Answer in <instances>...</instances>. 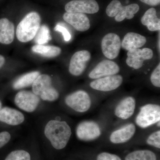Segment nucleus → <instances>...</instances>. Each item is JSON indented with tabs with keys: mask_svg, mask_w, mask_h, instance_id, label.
Returning <instances> with one entry per match:
<instances>
[{
	"mask_svg": "<svg viewBox=\"0 0 160 160\" xmlns=\"http://www.w3.org/2000/svg\"><path fill=\"white\" fill-rule=\"evenodd\" d=\"M97 160H122L119 157L115 154L104 152L98 155Z\"/></svg>",
	"mask_w": 160,
	"mask_h": 160,
	"instance_id": "c756f323",
	"label": "nucleus"
},
{
	"mask_svg": "<svg viewBox=\"0 0 160 160\" xmlns=\"http://www.w3.org/2000/svg\"><path fill=\"white\" fill-rule=\"evenodd\" d=\"M122 47L120 37L116 33L110 32L105 35L101 42L103 54L107 58L114 59L118 56Z\"/></svg>",
	"mask_w": 160,
	"mask_h": 160,
	"instance_id": "0eeeda50",
	"label": "nucleus"
},
{
	"mask_svg": "<svg viewBox=\"0 0 160 160\" xmlns=\"http://www.w3.org/2000/svg\"><path fill=\"white\" fill-rule=\"evenodd\" d=\"M147 42V39L144 36L134 32L126 33L122 42L123 49L129 51L131 49H139Z\"/></svg>",
	"mask_w": 160,
	"mask_h": 160,
	"instance_id": "aec40b11",
	"label": "nucleus"
},
{
	"mask_svg": "<svg viewBox=\"0 0 160 160\" xmlns=\"http://www.w3.org/2000/svg\"><path fill=\"white\" fill-rule=\"evenodd\" d=\"M136 101L132 97L125 98L120 102L115 110V114L118 118L126 120L131 117L135 109Z\"/></svg>",
	"mask_w": 160,
	"mask_h": 160,
	"instance_id": "a211bd4d",
	"label": "nucleus"
},
{
	"mask_svg": "<svg viewBox=\"0 0 160 160\" xmlns=\"http://www.w3.org/2000/svg\"><path fill=\"white\" fill-rule=\"evenodd\" d=\"M40 74L39 72L33 71L23 75L15 81L12 86L13 88L15 89H19L32 85Z\"/></svg>",
	"mask_w": 160,
	"mask_h": 160,
	"instance_id": "5701e85b",
	"label": "nucleus"
},
{
	"mask_svg": "<svg viewBox=\"0 0 160 160\" xmlns=\"http://www.w3.org/2000/svg\"><path fill=\"white\" fill-rule=\"evenodd\" d=\"M11 139V135L8 132H0V148H2L8 143Z\"/></svg>",
	"mask_w": 160,
	"mask_h": 160,
	"instance_id": "7c9ffc66",
	"label": "nucleus"
},
{
	"mask_svg": "<svg viewBox=\"0 0 160 160\" xmlns=\"http://www.w3.org/2000/svg\"><path fill=\"white\" fill-rule=\"evenodd\" d=\"M141 22L146 26L149 31H160V19L157 15V11L153 8H150L146 12L141 18Z\"/></svg>",
	"mask_w": 160,
	"mask_h": 160,
	"instance_id": "412c9836",
	"label": "nucleus"
},
{
	"mask_svg": "<svg viewBox=\"0 0 160 160\" xmlns=\"http://www.w3.org/2000/svg\"><path fill=\"white\" fill-rule=\"evenodd\" d=\"M32 92L44 101L53 102L57 100L59 94L52 86L51 78L48 75L40 74L32 84Z\"/></svg>",
	"mask_w": 160,
	"mask_h": 160,
	"instance_id": "7ed1b4c3",
	"label": "nucleus"
},
{
	"mask_svg": "<svg viewBox=\"0 0 160 160\" xmlns=\"http://www.w3.org/2000/svg\"><path fill=\"white\" fill-rule=\"evenodd\" d=\"M65 9L66 12L94 14L99 6L95 0H72L66 4Z\"/></svg>",
	"mask_w": 160,
	"mask_h": 160,
	"instance_id": "9d476101",
	"label": "nucleus"
},
{
	"mask_svg": "<svg viewBox=\"0 0 160 160\" xmlns=\"http://www.w3.org/2000/svg\"><path fill=\"white\" fill-rule=\"evenodd\" d=\"M39 14L32 11L24 17L17 27L16 36L21 42L26 43L34 39L41 26Z\"/></svg>",
	"mask_w": 160,
	"mask_h": 160,
	"instance_id": "f03ea898",
	"label": "nucleus"
},
{
	"mask_svg": "<svg viewBox=\"0 0 160 160\" xmlns=\"http://www.w3.org/2000/svg\"><path fill=\"white\" fill-rule=\"evenodd\" d=\"M5 160H31V158L27 151L18 150L10 152Z\"/></svg>",
	"mask_w": 160,
	"mask_h": 160,
	"instance_id": "a878e982",
	"label": "nucleus"
},
{
	"mask_svg": "<svg viewBox=\"0 0 160 160\" xmlns=\"http://www.w3.org/2000/svg\"><path fill=\"white\" fill-rule=\"evenodd\" d=\"M15 27L13 23L6 17L0 18V44L9 45L13 42Z\"/></svg>",
	"mask_w": 160,
	"mask_h": 160,
	"instance_id": "dca6fc26",
	"label": "nucleus"
},
{
	"mask_svg": "<svg viewBox=\"0 0 160 160\" xmlns=\"http://www.w3.org/2000/svg\"><path fill=\"white\" fill-rule=\"evenodd\" d=\"M119 71V66L116 63L110 60H103L90 71L89 77L90 78L96 79L114 75L118 73Z\"/></svg>",
	"mask_w": 160,
	"mask_h": 160,
	"instance_id": "ddd939ff",
	"label": "nucleus"
},
{
	"mask_svg": "<svg viewBox=\"0 0 160 160\" xmlns=\"http://www.w3.org/2000/svg\"><path fill=\"white\" fill-rule=\"evenodd\" d=\"M45 136L57 149L65 148L72 134L70 126L65 121L51 120L45 127Z\"/></svg>",
	"mask_w": 160,
	"mask_h": 160,
	"instance_id": "f257e3e1",
	"label": "nucleus"
},
{
	"mask_svg": "<svg viewBox=\"0 0 160 160\" xmlns=\"http://www.w3.org/2000/svg\"><path fill=\"white\" fill-rule=\"evenodd\" d=\"M160 107L156 104H147L142 106L136 118L137 125L142 128L160 122Z\"/></svg>",
	"mask_w": 160,
	"mask_h": 160,
	"instance_id": "39448f33",
	"label": "nucleus"
},
{
	"mask_svg": "<svg viewBox=\"0 0 160 160\" xmlns=\"http://www.w3.org/2000/svg\"><path fill=\"white\" fill-rule=\"evenodd\" d=\"M125 160H157V158L154 152L150 150H137L127 155Z\"/></svg>",
	"mask_w": 160,
	"mask_h": 160,
	"instance_id": "b1692460",
	"label": "nucleus"
},
{
	"mask_svg": "<svg viewBox=\"0 0 160 160\" xmlns=\"http://www.w3.org/2000/svg\"><path fill=\"white\" fill-rule=\"evenodd\" d=\"M123 81L122 76L116 74L96 79L90 83V86L98 91H111L119 87Z\"/></svg>",
	"mask_w": 160,
	"mask_h": 160,
	"instance_id": "f8f14e48",
	"label": "nucleus"
},
{
	"mask_svg": "<svg viewBox=\"0 0 160 160\" xmlns=\"http://www.w3.org/2000/svg\"><path fill=\"white\" fill-rule=\"evenodd\" d=\"M32 50L42 56L49 58L56 57L62 52V49L58 46L38 44L32 47Z\"/></svg>",
	"mask_w": 160,
	"mask_h": 160,
	"instance_id": "4be33fe9",
	"label": "nucleus"
},
{
	"mask_svg": "<svg viewBox=\"0 0 160 160\" xmlns=\"http://www.w3.org/2000/svg\"><path fill=\"white\" fill-rule=\"evenodd\" d=\"M66 105L78 112H84L88 111L91 107V100L86 92L79 90L66 97Z\"/></svg>",
	"mask_w": 160,
	"mask_h": 160,
	"instance_id": "423d86ee",
	"label": "nucleus"
},
{
	"mask_svg": "<svg viewBox=\"0 0 160 160\" xmlns=\"http://www.w3.org/2000/svg\"><path fill=\"white\" fill-rule=\"evenodd\" d=\"M24 120V115L18 110L7 107L0 109V122L11 126H17Z\"/></svg>",
	"mask_w": 160,
	"mask_h": 160,
	"instance_id": "f3484780",
	"label": "nucleus"
},
{
	"mask_svg": "<svg viewBox=\"0 0 160 160\" xmlns=\"http://www.w3.org/2000/svg\"><path fill=\"white\" fill-rule=\"evenodd\" d=\"M6 62V58L2 55L0 54V69L2 68Z\"/></svg>",
	"mask_w": 160,
	"mask_h": 160,
	"instance_id": "473e14b6",
	"label": "nucleus"
},
{
	"mask_svg": "<svg viewBox=\"0 0 160 160\" xmlns=\"http://www.w3.org/2000/svg\"><path fill=\"white\" fill-rule=\"evenodd\" d=\"M91 58L90 52L88 50H80L76 52L70 59L69 72L74 76H79L82 74Z\"/></svg>",
	"mask_w": 160,
	"mask_h": 160,
	"instance_id": "6e6552de",
	"label": "nucleus"
},
{
	"mask_svg": "<svg viewBox=\"0 0 160 160\" xmlns=\"http://www.w3.org/2000/svg\"><path fill=\"white\" fill-rule=\"evenodd\" d=\"M2 103L1 102V101H0V109H2Z\"/></svg>",
	"mask_w": 160,
	"mask_h": 160,
	"instance_id": "72a5a7b5",
	"label": "nucleus"
},
{
	"mask_svg": "<svg viewBox=\"0 0 160 160\" xmlns=\"http://www.w3.org/2000/svg\"><path fill=\"white\" fill-rule=\"evenodd\" d=\"M136 130V129L134 124H128L113 132L110 135V141L114 144L126 142L134 136Z\"/></svg>",
	"mask_w": 160,
	"mask_h": 160,
	"instance_id": "6ab92c4d",
	"label": "nucleus"
},
{
	"mask_svg": "<svg viewBox=\"0 0 160 160\" xmlns=\"http://www.w3.org/2000/svg\"><path fill=\"white\" fill-rule=\"evenodd\" d=\"M35 38L38 45H43L48 42L51 39L49 28L46 25L41 26Z\"/></svg>",
	"mask_w": 160,
	"mask_h": 160,
	"instance_id": "393cba45",
	"label": "nucleus"
},
{
	"mask_svg": "<svg viewBox=\"0 0 160 160\" xmlns=\"http://www.w3.org/2000/svg\"><path fill=\"white\" fill-rule=\"evenodd\" d=\"M139 9V6L137 4L123 6L118 0H113L106 8V13L109 17H115L116 22H121L126 18L129 20L133 18Z\"/></svg>",
	"mask_w": 160,
	"mask_h": 160,
	"instance_id": "20e7f679",
	"label": "nucleus"
},
{
	"mask_svg": "<svg viewBox=\"0 0 160 160\" xmlns=\"http://www.w3.org/2000/svg\"><path fill=\"white\" fill-rule=\"evenodd\" d=\"M127 55V65L133 69H138L142 67L144 61L152 58L153 52L152 49L148 48L132 49L128 51Z\"/></svg>",
	"mask_w": 160,
	"mask_h": 160,
	"instance_id": "1a4fd4ad",
	"label": "nucleus"
},
{
	"mask_svg": "<svg viewBox=\"0 0 160 160\" xmlns=\"http://www.w3.org/2000/svg\"><path fill=\"white\" fill-rule=\"evenodd\" d=\"M16 105L20 109L32 112L37 108L40 102V98L33 92L23 90L18 92L14 99Z\"/></svg>",
	"mask_w": 160,
	"mask_h": 160,
	"instance_id": "9b49d317",
	"label": "nucleus"
},
{
	"mask_svg": "<svg viewBox=\"0 0 160 160\" xmlns=\"http://www.w3.org/2000/svg\"><path fill=\"white\" fill-rule=\"evenodd\" d=\"M63 19L80 32H85L90 28V21L84 13L66 12L63 16Z\"/></svg>",
	"mask_w": 160,
	"mask_h": 160,
	"instance_id": "2eb2a0df",
	"label": "nucleus"
},
{
	"mask_svg": "<svg viewBox=\"0 0 160 160\" xmlns=\"http://www.w3.org/2000/svg\"><path fill=\"white\" fill-rule=\"evenodd\" d=\"M150 81L152 84L155 87H160V64L157 66L152 72L150 76Z\"/></svg>",
	"mask_w": 160,
	"mask_h": 160,
	"instance_id": "cd10ccee",
	"label": "nucleus"
},
{
	"mask_svg": "<svg viewBox=\"0 0 160 160\" xmlns=\"http://www.w3.org/2000/svg\"><path fill=\"white\" fill-rule=\"evenodd\" d=\"M101 134L99 126L95 122L85 121L79 124L76 129L77 136L82 141H89L96 139Z\"/></svg>",
	"mask_w": 160,
	"mask_h": 160,
	"instance_id": "4468645a",
	"label": "nucleus"
},
{
	"mask_svg": "<svg viewBox=\"0 0 160 160\" xmlns=\"http://www.w3.org/2000/svg\"><path fill=\"white\" fill-rule=\"evenodd\" d=\"M54 30L56 31L62 33L63 37L64 40L66 42H69V40L71 39V36L70 33H69L68 30L66 28L63 27V26L58 24L54 28Z\"/></svg>",
	"mask_w": 160,
	"mask_h": 160,
	"instance_id": "c85d7f7f",
	"label": "nucleus"
},
{
	"mask_svg": "<svg viewBox=\"0 0 160 160\" xmlns=\"http://www.w3.org/2000/svg\"><path fill=\"white\" fill-rule=\"evenodd\" d=\"M142 2L151 6H156L159 5L160 0H140Z\"/></svg>",
	"mask_w": 160,
	"mask_h": 160,
	"instance_id": "2f4dec72",
	"label": "nucleus"
},
{
	"mask_svg": "<svg viewBox=\"0 0 160 160\" xmlns=\"http://www.w3.org/2000/svg\"><path fill=\"white\" fill-rule=\"evenodd\" d=\"M147 144L156 148H160V130L153 132L148 137L147 140Z\"/></svg>",
	"mask_w": 160,
	"mask_h": 160,
	"instance_id": "bb28decb",
	"label": "nucleus"
}]
</instances>
